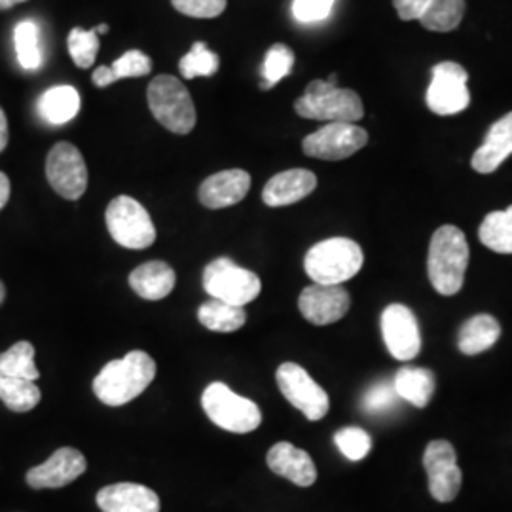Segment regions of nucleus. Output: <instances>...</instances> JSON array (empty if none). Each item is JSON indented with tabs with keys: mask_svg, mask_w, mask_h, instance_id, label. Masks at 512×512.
I'll use <instances>...</instances> for the list:
<instances>
[{
	"mask_svg": "<svg viewBox=\"0 0 512 512\" xmlns=\"http://www.w3.org/2000/svg\"><path fill=\"white\" fill-rule=\"evenodd\" d=\"M0 374L10 378H21L37 382L40 378L35 365V348L31 342H18L4 353H0Z\"/></svg>",
	"mask_w": 512,
	"mask_h": 512,
	"instance_id": "nucleus-29",
	"label": "nucleus"
},
{
	"mask_svg": "<svg viewBox=\"0 0 512 512\" xmlns=\"http://www.w3.org/2000/svg\"><path fill=\"white\" fill-rule=\"evenodd\" d=\"M86 458L74 448H59L42 465L33 467L27 473V484L35 490L63 488L86 473Z\"/></svg>",
	"mask_w": 512,
	"mask_h": 512,
	"instance_id": "nucleus-16",
	"label": "nucleus"
},
{
	"mask_svg": "<svg viewBox=\"0 0 512 512\" xmlns=\"http://www.w3.org/2000/svg\"><path fill=\"white\" fill-rule=\"evenodd\" d=\"M251 188V175L243 169H226L207 177L200 186V202L207 209H224L241 202Z\"/></svg>",
	"mask_w": 512,
	"mask_h": 512,
	"instance_id": "nucleus-17",
	"label": "nucleus"
},
{
	"mask_svg": "<svg viewBox=\"0 0 512 512\" xmlns=\"http://www.w3.org/2000/svg\"><path fill=\"white\" fill-rule=\"evenodd\" d=\"M148 107L165 129L186 135L196 126V107L183 82L171 74L156 76L148 86Z\"/></svg>",
	"mask_w": 512,
	"mask_h": 512,
	"instance_id": "nucleus-5",
	"label": "nucleus"
},
{
	"mask_svg": "<svg viewBox=\"0 0 512 512\" xmlns=\"http://www.w3.org/2000/svg\"><path fill=\"white\" fill-rule=\"evenodd\" d=\"M21 2H25V0H0V10H8V8L21 4Z\"/></svg>",
	"mask_w": 512,
	"mask_h": 512,
	"instance_id": "nucleus-43",
	"label": "nucleus"
},
{
	"mask_svg": "<svg viewBox=\"0 0 512 512\" xmlns=\"http://www.w3.org/2000/svg\"><path fill=\"white\" fill-rule=\"evenodd\" d=\"M171 4L188 18H219L226 10V0H171Z\"/></svg>",
	"mask_w": 512,
	"mask_h": 512,
	"instance_id": "nucleus-38",
	"label": "nucleus"
},
{
	"mask_svg": "<svg viewBox=\"0 0 512 512\" xmlns=\"http://www.w3.org/2000/svg\"><path fill=\"white\" fill-rule=\"evenodd\" d=\"M38 110L42 118L54 126H63L71 122L80 110V95L73 86H54L42 93L38 101Z\"/></svg>",
	"mask_w": 512,
	"mask_h": 512,
	"instance_id": "nucleus-25",
	"label": "nucleus"
},
{
	"mask_svg": "<svg viewBox=\"0 0 512 512\" xmlns=\"http://www.w3.org/2000/svg\"><path fill=\"white\" fill-rule=\"evenodd\" d=\"M10 200V179L0 171V209Z\"/></svg>",
	"mask_w": 512,
	"mask_h": 512,
	"instance_id": "nucleus-41",
	"label": "nucleus"
},
{
	"mask_svg": "<svg viewBox=\"0 0 512 512\" xmlns=\"http://www.w3.org/2000/svg\"><path fill=\"white\" fill-rule=\"evenodd\" d=\"M175 270L162 260H150L129 275V285L145 300H162L175 289Z\"/></svg>",
	"mask_w": 512,
	"mask_h": 512,
	"instance_id": "nucleus-22",
	"label": "nucleus"
},
{
	"mask_svg": "<svg viewBox=\"0 0 512 512\" xmlns=\"http://www.w3.org/2000/svg\"><path fill=\"white\" fill-rule=\"evenodd\" d=\"M152 71V59L139 50H129L122 57H118L110 67H99L93 71V84L97 88H107L110 84L124 80L145 76Z\"/></svg>",
	"mask_w": 512,
	"mask_h": 512,
	"instance_id": "nucleus-26",
	"label": "nucleus"
},
{
	"mask_svg": "<svg viewBox=\"0 0 512 512\" xmlns=\"http://www.w3.org/2000/svg\"><path fill=\"white\" fill-rule=\"evenodd\" d=\"M368 143V133L355 124L334 122L313 131L302 141L306 156L338 162L357 154Z\"/></svg>",
	"mask_w": 512,
	"mask_h": 512,
	"instance_id": "nucleus-11",
	"label": "nucleus"
},
{
	"mask_svg": "<svg viewBox=\"0 0 512 512\" xmlns=\"http://www.w3.org/2000/svg\"><path fill=\"white\" fill-rule=\"evenodd\" d=\"M431 2L433 0H393V6L397 10L399 18L404 21H412V19H421Z\"/></svg>",
	"mask_w": 512,
	"mask_h": 512,
	"instance_id": "nucleus-40",
	"label": "nucleus"
},
{
	"mask_svg": "<svg viewBox=\"0 0 512 512\" xmlns=\"http://www.w3.org/2000/svg\"><path fill=\"white\" fill-rule=\"evenodd\" d=\"M275 380L283 397L308 420L319 421L327 416L330 408L329 395L302 366L283 363L277 368Z\"/></svg>",
	"mask_w": 512,
	"mask_h": 512,
	"instance_id": "nucleus-10",
	"label": "nucleus"
},
{
	"mask_svg": "<svg viewBox=\"0 0 512 512\" xmlns=\"http://www.w3.org/2000/svg\"><path fill=\"white\" fill-rule=\"evenodd\" d=\"M202 281L205 293L211 298L241 308L253 302L262 291V281L255 272L241 268L226 256L205 266Z\"/></svg>",
	"mask_w": 512,
	"mask_h": 512,
	"instance_id": "nucleus-7",
	"label": "nucleus"
},
{
	"mask_svg": "<svg viewBox=\"0 0 512 512\" xmlns=\"http://www.w3.org/2000/svg\"><path fill=\"white\" fill-rule=\"evenodd\" d=\"M393 385H395L401 399L414 404L416 408H425L427 404L431 403V399L435 395L437 380H435V374L427 368L403 366L397 372Z\"/></svg>",
	"mask_w": 512,
	"mask_h": 512,
	"instance_id": "nucleus-23",
	"label": "nucleus"
},
{
	"mask_svg": "<svg viewBox=\"0 0 512 512\" xmlns=\"http://www.w3.org/2000/svg\"><path fill=\"white\" fill-rule=\"evenodd\" d=\"M469 266V243L458 226L446 224L433 234L427 256V274L437 293L454 296L461 291Z\"/></svg>",
	"mask_w": 512,
	"mask_h": 512,
	"instance_id": "nucleus-2",
	"label": "nucleus"
},
{
	"mask_svg": "<svg viewBox=\"0 0 512 512\" xmlns=\"http://www.w3.org/2000/svg\"><path fill=\"white\" fill-rule=\"evenodd\" d=\"M382 334L389 353L397 361H412L421 349V334L414 311L403 304H391L382 313Z\"/></svg>",
	"mask_w": 512,
	"mask_h": 512,
	"instance_id": "nucleus-14",
	"label": "nucleus"
},
{
	"mask_svg": "<svg viewBox=\"0 0 512 512\" xmlns=\"http://www.w3.org/2000/svg\"><path fill=\"white\" fill-rule=\"evenodd\" d=\"M363 249L349 238H330L311 247L304 258V270L313 283L342 285L361 272Z\"/></svg>",
	"mask_w": 512,
	"mask_h": 512,
	"instance_id": "nucleus-3",
	"label": "nucleus"
},
{
	"mask_svg": "<svg viewBox=\"0 0 512 512\" xmlns=\"http://www.w3.org/2000/svg\"><path fill=\"white\" fill-rule=\"evenodd\" d=\"M14 42H16L19 65L27 71H38L42 65V52H40L37 23L31 19L19 21L14 29Z\"/></svg>",
	"mask_w": 512,
	"mask_h": 512,
	"instance_id": "nucleus-32",
	"label": "nucleus"
},
{
	"mask_svg": "<svg viewBox=\"0 0 512 512\" xmlns=\"http://www.w3.org/2000/svg\"><path fill=\"white\" fill-rule=\"evenodd\" d=\"M97 505L103 512H160V497L147 486L120 482L99 490Z\"/></svg>",
	"mask_w": 512,
	"mask_h": 512,
	"instance_id": "nucleus-18",
	"label": "nucleus"
},
{
	"mask_svg": "<svg viewBox=\"0 0 512 512\" xmlns=\"http://www.w3.org/2000/svg\"><path fill=\"white\" fill-rule=\"evenodd\" d=\"M293 50L285 44H274L262 63V90H270L293 71Z\"/></svg>",
	"mask_w": 512,
	"mask_h": 512,
	"instance_id": "nucleus-33",
	"label": "nucleus"
},
{
	"mask_svg": "<svg viewBox=\"0 0 512 512\" xmlns=\"http://www.w3.org/2000/svg\"><path fill=\"white\" fill-rule=\"evenodd\" d=\"M4 298H6V289H4V283L0 281V304L4 302Z\"/></svg>",
	"mask_w": 512,
	"mask_h": 512,
	"instance_id": "nucleus-45",
	"label": "nucleus"
},
{
	"mask_svg": "<svg viewBox=\"0 0 512 512\" xmlns=\"http://www.w3.org/2000/svg\"><path fill=\"white\" fill-rule=\"evenodd\" d=\"M469 74L454 61H442L431 71V84L425 101L431 112L439 116H454L469 107L471 93L467 88Z\"/></svg>",
	"mask_w": 512,
	"mask_h": 512,
	"instance_id": "nucleus-9",
	"label": "nucleus"
},
{
	"mask_svg": "<svg viewBox=\"0 0 512 512\" xmlns=\"http://www.w3.org/2000/svg\"><path fill=\"white\" fill-rule=\"evenodd\" d=\"M423 467L429 476V492L437 501L450 503L458 497L463 475L458 465V454L448 440H433L427 444Z\"/></svg>",
	"mask_w": 512,
	"mask_h": 512,
	"instance_id": "nucleus-13",
	"label": "nucleus"
},
{
	"mask_svg": "<svg viewBox=\"0 0 512 512\" xmlns=\"http://www.w3.org/2000/svg\"><path fill=\"white\" fill-rule=\"evenodd\" d=\"M219 65V55L211 52L203 42H196L179 61V71L186 80H192L196 76H213L219 71Z\"/></svg>",
	"mask_w": 512,
	"mask_h": 512,
	"instance_id": "nucleus-34",
	"label": "nucleus"
},
{
	"mask_svg": "<svg viewBox=\"0 0 512 512\" xmlns=\"http://www.w3.org/2000/svg\"><path fill=\"white\" fill-rule=\"evenodd\" d=\"M399 399V393L395 389V385L380 382V384L372 385L363 397V408L368 414H380L385 410H391Z\"/></svg>",
	"mask_w": 512,
	"mask_h": 512,
	"instance_id": "nucleus-37",
	"label": "nucleus"
},
{
	"mask_svg": "<svg viewBox=\"0 0 512 512\" xmlns=\"http://www.w3.org/2000/svg\"><path fill=\"white\" fill-rule=\"evenodd\" d=\"M8 147V120L4 110L0 109V152Z\"/></svg>",
	"mask_w": 512,
	"mask_h": 512,
	"instance_id": "nucleus-42",
	"label": "nucleus"
},
{
	"mask_svg": "<svg viewBox=\"0 0 512 512\" xmlns=\"http://www.w3.org/2000/svg\"><path fill=\"white\" fill-rule=\"evenodd\" d=\"M465 16V0H433L420 23L427 31L450 33L458 29Z\"/></svg>",
	"mask_w": 512,
	"mask_h": 512,
	"instance_id": "nucleus-30",
	"label": "nucleus"
},
{
	"mask_svg": "<svg viewBox=\"0 0 512 512\" xmlns=\"http://www.w3.org/2000/svg\"><path fill=\"white\" fill-rule=\"evenodd\" d=\"M97 52H99L97 31H84L74 27L69 35V54L73 57L74 65L80 69H90L95 63Z\"/></svg>",
	"mask_w": 512,
	"mask_h": 512,
	"instance_id": "nucleus-35",
	"label": "nucleus"
},
{
	"mask_svg": "<svg viewBox=\"0 0 512 512\" xmlns=\"http://www.w3.org/2000/svg\"><path fill=\"white\" fill-rule=\"evenodd\" d=\"M336 0H294L293 16L300 23H319L327 19Z\"/></svg>",
	"mask_w": 512,
	"mask_h": 512,
	"instance_id": "nucleus-39",
	"label": "nucleus"
},
{
	"mask_svg": "<svg viewBox=\"0 0 512 512\" xmlns=\"http://www.w3.org/2000/svg\"><path fill=\"white\" fill-rule=\"evenodd\" d=\"M202 406L209 420L230 433H251L262 423L258 404L234 393L228 385L220 382L207 385L202 395Z\"/></svg>",
	"mask_w": 512,
	"mask_h": 512,
	"instance_id": "nucleus-6",
	"label": "nucleus"
},
{
	"mask_svg": "<svg viewBox=\"0 0 512 512\" xmlns=\"http://www.w3.org/2000/svg\"><path fill=\"white\" fill-rule=\"evenodd\" d=\"M46 177L65 200H80L88 188V167L71 143H57L46 160Z\"/></svg>",
	"mask_w": 512,
	"mask_h": 512,
	"instance_id": "nucleus-12",
	"label": "nucleus"
},
{
	"mask_svg": "<svg viewBox=\"0 0 512 512\" xmlns=\"http://www.w3.org/2000/svg\"><path fill=\"white\" fill-rule=\"evenodd\" d=\"M156 378V363L145 351H129L110 361L93 380V393L107 406H122L137 399Z\"/></svg>",
	"mask_w": 512,
	"mask_h": 512,
	"instance_id": "nucleus-1",
	"label": "nucleus"
},
{
	"mask_svg": "<svg viewBox=\"0 0 512 512\" xmlns=\"http://www.w3.org/2000/svg\"><path fill=\"white\" fill-rule=\"evenodd\" d=\"M512 154V112L499 118L488 129L482 147L473 154L471 165L476 173L488 175L497 171Z\"/></svg>",
	"mask_w": 512,
	"mask_h": 512,
	"instance_id": "nucleus-21",
	"label": "nucleus"
},
{
	"mask_svg": "<svg viewBox=\"0 0 512 512\" xmlns=\"http://www.w3.org/2000/svg\"><path fill=\"white\" fill-rule=\"evenodd\" d=\"M294 110L302 118L323 120L329 124H355L365 116L361 97L348 88H338L336 82L329 80L310 82L304 95L296 99Z\"/></svg>",
	"mask_w": 512,
	"mask_h": 512,
	"instance_id": "nucleus-4",
	"label": "nucleus"
},
{
	"mask_svg": "<svg viewBox=\"0 0 512 512\" xmlns=\"http://www.w3.org/2000/svg\"><path fill=\"white\" fill-rule=\"evenodd\" d=\"M0 401L12 412H29L40 403V389L35 382L0 374Z\"/></svg>",
	"mask_w": 512,
	"mask_h": 512,
	"instance_id": "nucleus-31",
	"label": "nucleus"
},
{
	"mask_svg": "<svg viewBox=\"0 0 512 512\" xmlns=\"http://www.w3.org/2000/svg\"><path fill=\"white\" fill-rule=\"evenodd\" d=\"M334 442L338 450L351 461H361L366 458L372 448L370 435L361 427H344L334 435Z\"/></svg>",
	"mask_w": 512,
	"mask_h": 512,
	"instance_id": "nucleus-36",
	"label": "nucleus"
},
{
	"mask_svg": "<svg viewBox=\"0 0 512 512\" xmlns=\"http://www.w3.org/2000/svg\"><path fill=\"white\" fill-rule=\"evenodd\" d=\"M317 188V177L308 169H289L272 177L264 190L262 200L268 207H285L308 198Z\"/></svg>",
	"mask_w": 512,
	"mask_h": 512,
	"instance_id": "nucleus-20",
	"label": "nucleus"
},
{
	"mask_svg": "<svg viewBox=\"0 0 512 512\" xmlns=\"http://www.w3.org/2000/svg\"><path fill=\"white\" fill-rule=\"evenodd\" d=\"M478 238L495 253L512 255V205L505 211H494L482 220Z\"/></svg>",
	"mask_w": 512,
	"mask_h": 512,
	"instance_id": "nucleus-28",
	"label": "nucleus"
},
{
	"mask_svg": "<svg viewBox=\"0 0 512 512\" xmlns=\"http://www.w3.org/2000/svg\"><path fill=\"white\" fill-rule=\"evenodd\" d=\"M95 31H97V35H107L109 33V25H99Z\"/></svg>",
	"mask_w": 512,
	"mask_h": 512,
	"instance_id": "nucleus-44",
	"label": "nucleus"
},
{
	"mask_svg": "<svg viewBox=\"0 0 512 512\" xmlns=\"http://www.w3.org/2000/svg\"><path fill=\"white\" fill-rule=\"evenodd\" d=\"M268 467L275 475L291 480L300 488H310L317 480V467L308 452L296 448L291 442H277L268 452Z\"/></svg>",
	"mask_w": 512,
	"mask_h": 512,
	"instance_id": "nucleus-19",
	"label": "nucleus"
},
{
	"mask_svg": "<svg viewBox=\"0 0 512 512\" xmlns=\"http://www.w3.org/2000/svg\"><path fill=\"white\" fill-rule=\"evenodd\" d=\"M198 319L205 329L213 332H236L247 321V313L241 306H232L211 298L198 310Z\"/></svg>",
	"mask_w": 512,
	"mask_h": 512,
	"instance_id": "nucleus-27",
	"label": "nucleus"
},
{
	"mask_svg": "<svg viewBox=\"0 0 512 512\" xmlns=\"http://www.w3.org/2000/svg\"><path fill=\"white\" fill-rule=\"evenodd\" d=\"M349 306L351 298L342 285L313 283L298 298L300 313L306 317V321L317 327L340 321L348 313Z\"/></svg>",
	"mask_w": 512,
	"mask_h": 512,
	"instance_id": "nucleus-15",
	"label": "nucleus"
},
{
	"mask_svg": "<svg viewBox=\"0 0 512 512\" xmlns=\"http://www.w3.org/2000/svg\"><path fill=\"white\" fill-rule=\"evenodd\" d=\"M499 336H501L499 321L488 313H480L471 317L459 329L458 348L465 355H478L492 348L499 340Z\"/></svg>",
	"mask_w": 512,
	"mask_h": 512,
	"instance_id": "nucleus-24",
	"label": "nucleus"
},
{
	"mask_svg": "<svg viewBox=\"0 0 512 512\" xmlns=\"http://www.w3.org/2000/svg\"><path fill=\"white\" fill-rule=\"evenodd\" d=\"M105 217L110 236L126 249H147L156 241V228L147 209L129 196L114 198Z\"/></svg>",
	"mask_w": 512,
	"mask_h": 512,
	"instance_id": "nucleus-8",
	"label": "nucleus"
}]
</instances>
